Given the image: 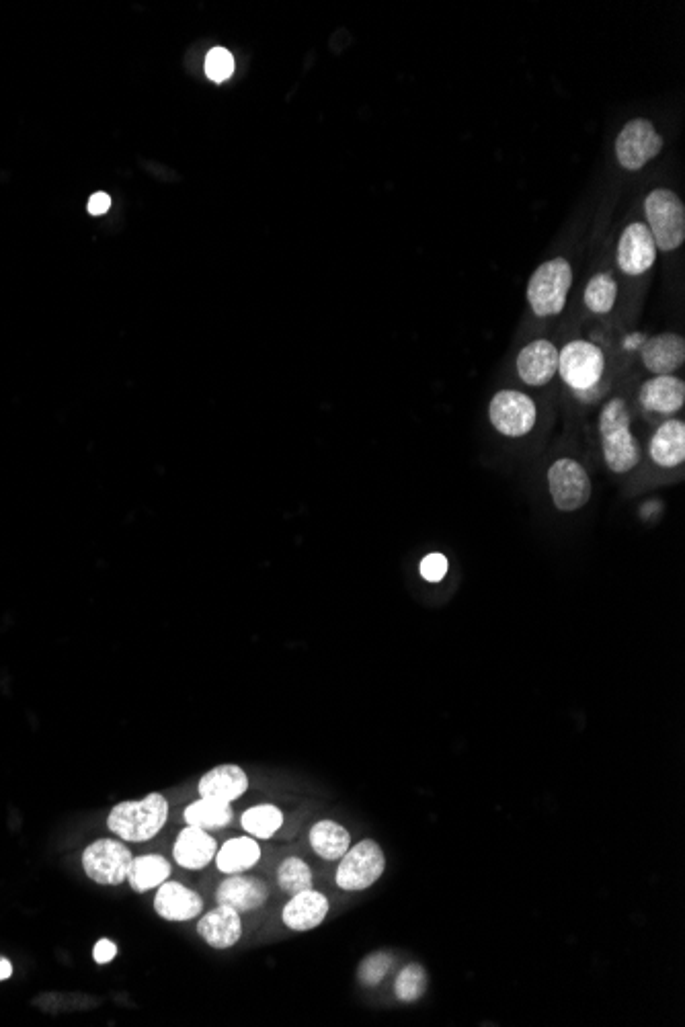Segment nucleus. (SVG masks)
Here are the masks:
<instances>
[{"label":"nucleus","instance_id":"obj_14","mask_svg":"<svg viewBox=\"0 0 685 1027\" xmlns=\"http://www.w3.org/2000/svg\"><path fill=\"white\" fill-rule=\"evenodd\" d=\"M644 367L655 376H673L685 361V341L679 335L663 333L640 345Z\"/></svg>","mask_w":685,"mask_h":1027},{"label":"nucleus","instance_id":"obj_16","mask_svg":"<svg viewBox=\"0 0 685 1027\" xmlns=\"http://www.w3.org/2000/svg\"><path fill=\"white\" fill-rule=\"evenodd\" d=\"M249 790V777L238 765H220L199 779L197 792L201 798L218 802H234Z\"/></svg>","mask_w":685,"mask_h":1027},{"label":"nucleus","instance_id":"obj_30","mask_svg":"<svg viewBox=\"0 0 685 1027\" xmlns=\"http://www.w3.org/2000/svg\"><path fill=\"white\" fill-rule=\"evenodd\" d=\"M392 968V956L390 954H372L364 964L359 966V980L368 984V987H376L378 982L384 980L388 970Z\"/></svg>","mask_w":685,"mask_h":1027},{"label":"nucleus","instance_id":"obj_9","mask_svg":"<svg viewBox=\"0 0 685 1027\" xmlns=\"http://www.w3.org/2000/svg\"><path fill=\"white\" fill-rule=\"evenodd\" d=\"M132 861V851L113 839L95 841L83 853V868L87 876L103 886H117L128 880Z\"/></svg>","mask_w":685,"mask_h":1027},{"label":"nucleus","instance_id":"obj_11","mask_svg":"<svg viewBox=\"0 0 685 1027\" xmlns=\"http://www.w3.org/2000/svg\"><path fill=\"white\" fill-rule=\"evenodd\" d=\"M657 259L655 240L642 222H632L620 236L618 242V265L626 275L647 273Z\"/></svg>","mask_w":685,"mask_h":1027},{"label":"nucleus","instance_id":"obj_25","mask_svg":"<svg viewBox=\"0 0 685 1027\" xmlns=\"http://www.w3.org/2000/svg\"><path fill=\"white\" fill-rule=\"evenodd\" d=\"M185 823L204 831H220L232 823V808L226 802L199 798L185 810Z\"/></svg>","mask_w":685,"mask_h":1027},{"label":"nucleus","instance_id":"obj_34","mask_svg":"<svg viewBox=\"0 0 685 1027\" xmlns=\"http://www.w3.org/2000/svg\"><path fill=\"white\" fill-rule=\"evenodd\" d=\"M109 208H111V197L107 193H95L89 199V214H93V216H103Z\"/></svg>","mask_w":685,"mask_h":1027},{"label":"nucleus","instance_id":"obj_26","mask_svg":"<svg viewBox=\"0 0 685 1027\" xmlns=\"http://www.w3.org/2000/svg\"><path fill=\"white\" fill-rule=\"evenodd\" d=\"M618 298V283L612 273H597L585 287V306L595 314L612 312Z\"/></svg>","mask_w":685,"mask_h":1027},{"label":"nucleus","instance_id":"obj_12","mask_svg":"<svg viewBox=\"0 0 685 1027\" xmlns=\"http://www.w3.org/2000/svg\"><path fill=\"white\" fill-rule=\"evenodd\" d=\"M558 372V349L546 341L538 339L523 347L517 355V374L528 386H544Z\"/></svg>","mask_w":685,"mask_h":1027},{"label":"nucleus","instance_id":"obj_23","mask_svg":"<svg viewBox=\"0 0 685 1027\" xmlns=\"http://www.w3.org/2000/svg\"><path fill=\"white\" fill-rule=\"evenodd\" d=\"M310 845L322 859L333 861L347 853L351 847V837L345 827L333 823V820H320L310 829Z\"/></svg>","mask_w":685,"mask_h":1027},{"label":"nucleus","instance_id":"obj_2","mask_svg":"<svg viewBox=\"0 0 685 1027\" xmlns=\"http://www.w3.org/2000/svg\"><path fill=\"white\" fill-rule=\"evenodd\" d=\"M169 818V802L163 794L152 792L140 802L117 804L107 818V827L119 839L130 843L150 841L165 827Z\"/></svg>","mask_w":685,"mask_h":1027},{"label":"nucleus","instance_id":"obj_33","mask_svg":"<svg viewBox=\"0 0 685 1027\" xmlns=\"http://www.w3.org/2000/svg\"><path fill=\"white\" fill-rule=\"evenodd\" d=\"M93 956H95L97 964H109L117 956V946L109 939H101V941H97Z\"/></svg>","mask_w":685,"mask_h":1027},{"label":"nucleus","instance_id":"obj_4","mask_svg":"<svg viewBox=\"0 0 685 1027\" xmlns=\"http://www.w3.org/2000/svg\"><path fill=\"white\" fill-rule=\"evenodd\" d=\"M571 285L573 267L567 259L556 257L552 261L542 263L528 283V302L534 314L540 318L560 314L564 304H567Z\"/></svg>","mask_w":685,"mask_h":1027},{"label":"nucleus","instance_id":"obj_32","mask_svg":"<svg viewBox=\"0 0 685 1027\" xmlns=\"http://www.w3.org/2000/svg\"><path fill=\"white\" fill-rule=\"evenodd\" d=\"M448 574V558L443 554H429L421 562V577L429 583H439Z\"/></svg>","mask_w":685,"mask_h":1027},{"label":"nucleus","instance_id":"obj_7","mask_svg":"<svg viewBox=\"0 0 685 1027\" xmlns=\"http://www.w3.org/2000/svg\"><path fill=\"white\" fill-rule=\"evenodd\" d=\"M663 150V138L644 117L628 121L616 138V156L626 171H640Z\"/></svg>","mask_w":685,"mask_h":1027},{"label":"nucleus","instance_id":"obj_35","mask_svg":"<svg viewBox=\"0 0 685 1027\" xmlns=\"http://www.w3.org/2000/svg\"><path fill=\"white\" fill-rule=\"evenodd\" d=\"M13 974V966L7 958H0V980H7Z\"/></svg>","mask_w":685,"mask_h":1027},{"label":"nucleus","instance_id":"obj_18","mask_svg":"<svg viewBox=\"0 0 685 1027\" xmlns=\"http://www.w3.org/2000/svg\"><path fill=\"white\" fill-rule=\"evenodd\" d=\"M638 400L649 413L673 415L685 402V384L675 376H655L642 384Z\"/></svg>","mask_w":685,"mask_h":1027},{"label":"nucleus","instance_id":"obj_13","mask_svg":"<svg viewBox=\"0 0 685 1027\" xmlns=\"http://www.w3.org/2000/svg\"><path fill=\"white\" fill-rule=\"evenodd\" d=\"M201 909H204V900L187 886L179 882H163L158 886L154 896V911L165 921H191L201 913Z\"/></svg>","mask_w":685,"mask_h":1027},{"label":"nucleus","instance_id":"obj_20","mask_svg":"<svg viewBox=\"0 0 685 1027\" xmlns=\"http://www.w3.org/2000/svg\"><path fill=\"white\" fill-rule=\"evenodd\" d=\"M197 933L216 950L232 948L243 933V923L234 909L220 905L197 923Z\"/></svg>","mask_w":685,"mask_h":1027},{"label":"nucleus","instance_id":"obj_31","mask_svg":"<svg viewBox=\"0 0 685 1027\" xmlns=\"http://www.w3.org/2000/svg\"><path fill=\"white\" fill-rule=\"evenodd\" d=\"M234 72V58L224 48H214L206 58V74L214 82H226Z\"/></svg>","mask_w":685,"mask_h":1027},{"label":"nucleus","instance_id":"obj_5","mask_svg":"<svg viewBox=\"0 0 685 1027\" xmlns=\"http://www.w3.org/2000/svg\"><path fill=\"white\" fill-rule=\"evenodd\" d=\"M603 369H606V357L589 341H571L558 353V372L564 384L575 392L597 388Z\"/></svg>","mask_w":685,"mask_h":1027},{"label":"nucleus","instance_id":"obj_24","mask_svg":"<svg viewBox=\"0 0 685 1027\" xmlns=\"http://www.w3.org/2000/svg\"><path fill=\"white\" fill-rule=\"evenodd\" d=\"M171 876V864L160 855H140L134 857L132 868L128 872V882L134 892H148L158 888Z\"/></svg>","mask_w":685,"mask_h":1027},{"label":"nucleus","instance_id":"obj_6","mask_svg":"<svg viewBox=\"0 0 685 1027\" xmlns=\"http://www.w3.org/2000/svg\"><path fill=\"white\" fill-rule=\"evenodd\" d=\"M386 868L384 851L376 841H361L349 847L337 870V886L347 892L366 890L380 880Z\"/></svg>","mask_w":685,"mask_h":1027},{"label":"nucleus","instance_id":"obj_15","mask_svg":"<svg viewBox=\"0 0 685 1027\" xmlns=\"http://www.w3.org/2000/svg\"><path fill=\"white\" fill-rule=\"evenodd\" d=\"M216 898H218V905L230 907L240 915V913H249V911L263 907L265 900L269 898V888L265 882H261L257 878L230 874V878H226L218 886Z\"/></svg>","mask_w":685,"mask_h":1027},{"label":"nucleus","instance_id":"obj_27","mask_svg":"<svg viewBox=\"0 0 685 1027\" xmlns=\"http://www.w3.org/2000/svg\"><path fill=\"white\" fill-rule=\"evenodd\" d=\"M281 825H284V814H281L277 806L271 804L253 806L243 814V829L257 839L273 837L281 829Z\"/></svg>","mask_w":685,"mask_h":1027},{"label":"nucleus","instance_id":"obj_29","mask_svg":"<svg viewBox=\"0 0 685 1027\" xmlns=\"http://www.w3.org/2000/svg\"><path fill=\"white\" fill-rule=\"evenodd\" d=\"M427 991V974L419 964H411L402 970L396 978L394 993L400 1001H419Z\"/></svg>","mask_w":685,"mask_h":1027},{"label":"nucleus","instance_id":"obj_36","mask_svg":"<svg viewBox=\"0 0 685 1027\" xmlns=\"http://www.w3.org/2000/svg\"><path fill=\"white\" fill-rule=\"evenodd\" d=\"M642 343H644V335L634 333V335H630V337L624 341V347H626V349H636V347H640Z\"/></svg>","mask_w":685,"mask_h":1027},{"label":"nucleus","instance_id":"obj_10","mask_svg":"<svg viewBox=\"0 0 685 1027\" xmlns=\"http://www.w3.org/2000/svg\"><path fill=\"white\" fill-rule=\"evenodd\" d=\"M493 427L505 437L528 435L538 419L534 400L517 390H501L493 396L489 406Z\"/></svg>","mask_w":685,"mask_h":1027},{"label":"nucleus","instance_id":"obj_21","mask_svg":"<svg viewBox=\"0 0 685 1027\" xmlns=\"http://www.w3.org/2000/svg\"><path fill=\"white\" fill-rule=\"evenodd\" d=\"M649 454L661 468L681 466L685 460V423L679 419L665 421L651 437Z\"/></svg>","mask_w":685,"mask_h":1027},{"label":"nucleus","instance_id":"obj_17","mask_svg":"<svg viewBox=\"0 0 685 1027\" xmlns=\"http://www.w3.org/2000/svg\"><path fill=\"white\" fill-rule=\"evenodd\" d=\"M329 898L312 888L298 892L284 909V925L294 931H310L329 915Z\"/></svg>","mask_w":685,"mask_h":1027},{"label":"nucleus","instance_id":"obj_1","mask_svg":"<svg viewBox=\"0 0 685 1027\" xmlns=\"http://www.w3.org/2000/svg\"><path fill=\"white\" fill-rule=\"evenodd\" d=\"M599 435L603 458L612 472L626 474L640 462V445L630 429V413L622 398H612L601 410Z\"/></svg>","mask_w":685,"mask_h":1027},{"label":"nucleus","instance_id":"obj_19","mask_svg":"<svg viewBox=\"0 0 685 1027\" xmlns=\"http://www.w3.org/2000/svg\"><path fill=\"white\" fill-rule=\"evenodd\" d=\"M216 849V841L208 835V831L187 825V829H183L177 837L173 855L181 868L201 870L216 857Z\"/></svg>","mask_w":685,"mask_h":1027},{"label":"nucleus","instance_id":"obj_22","mask_svg":"<svg viewBox=\"0 0 685 1027\" xmlns=\"http://www.w3.org/2000/svg\"><path fill=\"white\" fill-rule=\"evenodd\" d=\"M261 859V847L251 837H236L222 845L220 851H216V866L224 874H243L257 866Z\"/></svg>","mask_w":685,"mask_h":1027},{"label":"nucleus","instance_id":"obj_8","mask_svg":"<svg viewBox=\"0 0 685 1027\" xmlns=\"http://www.w3.org/2000/svg\"><path fill=\"white\" fill-rule=\"evenodd\" d=\"M548 488L556 509L579 511L591 499V480L585 468L575 460H558L548 470Z\"/></svg>","mask_w":685,"mask_h":1027},{"label":"nucleus","instance_id":"obj_28","mask_svg":"<svg viewBox=\"0 0 685 1027\" xmlns=\"http://www.w3.org/2000/svg\"><path fill=\"white\" fill-rule=\"evenodd\" d=\"M277 884L281 890L294 896L312 888V870L300 857H288L277 870Z\"/></svg>","mask_w":685,"mask_h":1027},{"label":"nucleus","instance_id":"obj_3","mask_svg":"<svg viewBox=\"0 0 685 1027\" xmlns=\"http://www.w3.org/2000/svg\"><path fill=\"white\" fill-rule=\"evenodd\" d=\"M647 228L655 246L665 253L677 251L685 240V208L671 189H655L644 199Z\"/></svg>","mask_w":685,"mask_h":1027}]
</instances>
